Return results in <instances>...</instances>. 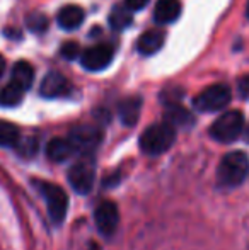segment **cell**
<instances>
[{"label":"cell","instance_id":"cell-5","mask_svg":"<svg viewBox=\"0 0 249 250\" xmlns=\"http://www.w3.org/2000/svg\"><path fill=\"white\" fill-rule=\"evenodd\" d=\"M232 99L229 85L226 83H213L198 94L193 99V105L202 112H215L224 109Z\"/></svg>","mask_w":249,"mask_h":250},{"label":"cell","instance_id":"cell-1","mask_svg":"<svg viewBox=\"0 0 249 250\" xmlns=\"http://www.w3.org/2000/svg\"><path fill=\"white\" fill-rule=\"evenodd\" d=\"M249 174V158L244 151H229L220 160L217 168V181L226 188H236L243 184Z\"/></svg>","mask_w":249,"mask_h":250},{"label":"cell","instance_id":"cell-27","mask_svg":"<svg viewBox=\"0 0 249 250\" xmlns=\"http://www.w3.org/2000/svg\"><path fill=\"white\" fill-rule=\"evenodd\" d=\"M89 250H99V247H97V245H91Z\"/></svg>","mask_w":249,"mask_h":250},{"label":"cell","instance_id":"cell-13","mask_svg":"<svg viewBox=\"0 0 249 250\" xmlns=\"http://www.w3.org/2000/svg\"><path fill=\"white\" fill-rule=\"evenodd\" d=\"M84 17H86V14H84L82 7L73 5L72 3V5L62 7L60 12H58V16H57V22L62 29L73 31L84 22Z\"/></svg>","mask_w":249,"mask_h":250},{"label":"cell","instance_id":"cell-6","mask_svg":"<svg viewBox=\"0 0 249 250\" xmlns=\"http://www.w3.org/2000/svg\"><path fill=\"white\" fill-rule=\"evenodd\" d=\"M94 179H96V167L89 155H84L68 170V182L73 191L79 194H89L94 186Z\"/></svg>","mask_w":249,"mask_h":250},{"label":"cell","instance_id":"cell-26","mask_svg":"<svg viewBox=\"0 0 249 250\" xmlns=\"http://www.w3.org/2000/svg\"><path fill=\"white\" fill-rule=\"evenodd\" d=\"M3 70H5V58L0 55V77L3 75Z\"/></svg>","mask_w":249,"mask_h":250},{"label":"cell","instance_id":"cell-8","mask_svg":"<svg viewBox=\"0 0 249 250\" xmlns=\"http://www.w3.org/2000/svg\"><path fill=\"white\" fill-rule=\"evenodd\" d=\"M113 56H114V48L111 44L99 43L87 48L86 51H82L80 63L89 72H99V70H104L113 62Z\"/></svg>","mask_w":249,"mask_h":250},{"label":"cell","instance_id":"cell-12","mask_svg":"<svg viewBox=\"0 0 249 250\" xmlns=\"http://www.w3.org/2000/svg\"><path fill=\"white\" fill-rule=\"evenodd\" d=\"M181 2L180 0H157L154 9V21L157 24H171L180 17Z\"/></svg>","mask_w":249,"mask_h":250},{"label":"cell","instance_id":"cell-14","mask_svg":"<svg viewBox=\"0 0 249 250\" xmlns=\"http://www.w3.org/2000/svg\"><path fill=\"white\" fill-rule=\"evenodd\" d=\"M140 111H142V97L140 96L126 97L118 105L120 119L125 126H135L140 118Z\"/></svg>","mask_w":249,"mask_h":250},{"label":"cell","instance_id":"cell-2","mask_svg":"<svg viewBox=\"0 0 249 250\" xmlns=\"http://www.w3.org/2000/svg\"><path fill=\"white\" fill-rule=\"evenodd\" d=\"M176 131L169 123H154L140 136V148L147 155H160L173 146Z\"/></svg>","mask_w":249,"mask_h":250},{"label":"cell","instance_id":"cell-25","mask_svg":"<svg viewBox=\"0 0 249 250\" xmlns=\"http://www.w3.org/2000/svg\"><path fill=\"white\" fill-rule=\"evenodd\" d=\"M149 3V0H125V7L133 12V10H142Z\"/></svg>","mask_w":249,"mask_h":250},{"label":"cell","instance_id":"cell-22","mask_svg":"<svg viewBox=\"0 0 249 250\" xmlns=\"http://www.w3.org/2000/svg\"><path fill=\"white\" fill-rule=\"evenodd\" d=\"M60 55L65 60H75L80 56V46L75 43V41H67V43L62 44Z\"/></svg>","mask_w":249,"mask_h":250},{"label":"cell","instance_id":"cell-16","mask_svg":"<svg viewBox=\"0 0 249 250\" xmlns=\"http://www.w3.org/2000/svg\"><path fill=\"white\" fill-rule=\"evenodd\" d=\"M14 85L21 87L23 90H27L34 82V68L27 62H17L12 68V80Z\"/></svg>","mask_w":249,"mask_h":250},{"label":"cell","instance_id":"cell-18","mask_svg":"<svg viewBox=\"0 0 249 250\" xmlns=\"http://www.w3.org/2000/svg\"><path fill=\"white\" fill-rule=\"evenodd\" d=\"M19 142H21L19 128L9 121H0V146L10 148V146L19 145Z\"/></svg>","mask_w":249,"mask_h":250},{"label":"cell","instance_id":"cell-9","mask_svg":"<svg viewBox=\"0 0 249 250\" xmlns=\"http://www.w3.org/2000/svg\"><path fill=\"white\" fill-rule=\"evenodd\" d=\"M96 227L104 237H111L116 231L118 221H120V214H118V208L113 201H103L97 204L96 213Z\"/></svg>","mask_w":249,"mask_h":250},{"label":"cell","instance_id":"cell-10","mask_svg":"<svg viewBox=\"0 0 249 250\" xmlns=\"http://www.w3.org/2000/svg\"><path fill=\"white\" fill-rule=\"evenodd\" d=\"M40 92L46 99H58V97H67L72 92V83L60 72H50L43 79L40 87Z\"/></svg>","mask_w":249,"mask_h":250},{"label":"cell","instance_id":"cell-7","mask_svg":"<svg viewBox=\"0 0 249 250\" xmlns=\"http://www.w3.org/2000/svg\"><path fill=\"white\" fill-rule=\"evenodd\" d=\"M68 140L73 145L75 151L89 155L103 142V131L99 128H96V126H75V128L70 129Z\"/></svg>","mask_w":249,"mask_h":250},{"label":"cell","instance_id":"cell-23","mask_svg":"<svg viewBox=\"0 0 249 250\" xmlns=\"http://www.w3.org/2000/svg\"><path fill=\"white\" fill-rule=\"evenodd\" d=\"M17 148L23 155H27V157H31V155L36 153L38 150V142L34 138H27L26 142H19V145H17Z\"/></svg>","mask_w":249,"mask_h":250},{"label":"cell","instance_id":"cell-3","mask_svg":"<svg viewBox=\"0 0 249 250\" xmlns=\"http://www.w3.org/2000/svg\"><path fill=\"white\" fill-rule=\"evenodd\" d=\"M34 186L40 191V194L43 196L45 203L48 208V214L50 220L53 223L60 225L68 209V198H67L65 191L57 184H51L46 181H34Z\"/></svg>","mask_w":249,"mask_h":250},{"label":"cell","instance_id":"cell-21","mask_svg":"<svg viewBox=\"0 0 249 250\" xmlns=\"http://www.w3.org/2000/svg\"><path fill=\"white\" fill-rule=\"evenodd\" d=\"M26 26L31 33L38 34V33H45V31L48 29V26H50V22H48V17L45 16V14L31 12L26 16Z\"/></svg>","mask_w":249,"mask_h":250},{"label":"cell","instance_id":"cell-4","mask_svg":"<svg viewBox=\"0 0 249 250\" xmlns=\"http://www.w3.org/2000/svg\"><path fill=\"white\" fill-rule=\"evenodd\" d=\"M244 129V116L241 111H227L210 126V136L215 142L232 143Z\"/></svg>","mask_w":249,"mask_h":250},{"label":"cell","instance_id":"cell-19","mask_svg":"<svg viewBox=\"0 0 249 250\" xmlns=\"http://www.w3.org/2000/svg\"><path fill=\"white\" fill-rule=\"evenodd\" d=\"M23 97H24V90L10 82V83H7L5 87H2V90H0V105H2V107L19 105L21 102H23Z\"/></svg>","mask_w":249,"mask_h":250},{"label":"cell","instance_id":"cell-15","mask_svg":"<svg viewBox=\"0 0 249 250\" xmlns=\"http://www.w3.org/2000/svg\"><path fill=\"white\" fill-rule=\"evenodd\" d=\"M75 153V148L68 138H53L46 145V155L53 162H63Z\"/></svg>","mask_w":249,"mask_h":250},{"label":"cell","instance_id":"cell-20","mask_svg":"<svg viewBox=\"0 0 249 250\" xmlns=\"http://www.w3.org/2000/svg\"><path fill=\"white\" fill-rule=\"evenodd\" d=\"M132 24V12L126 7L114 5L110 14V26L114 31H123Z\"/></svg>","mask_w":249,"mask_h":250},{"label":"cell","instance_id":"cell-28","mask_svg":"<svg viewBox=\"0 0 249 250\" xmlns=\"http://www.w3.org/2000/svg\"><path fill=\"white\" fill-rule=\"evenodd\" d=\"M246 16L249 17V2H248V7H246Z\"/></svg>","mask_w":249,"mask_h":250},{"label":"cell","instance_id":"cell-11","mask_svg":"<svg viewBox=\"0 0 249 250\" xmlns=\"http://www.w3.org/2000/svg\"><path fill=\"white\" fill-rule=\"evenodd\" d=\"M164 31L160 29H150V31H145L142 36L138 38L136 41V51L143 56H149V55H154L162 48L164 44Z\"/></svg>","mask_w":249,"mask_h":250},{"label":"cell","instance_id":"cell-17","mask_svg":"<svg viewBox=\"0 0 249 250\" xmlns=\"http://www.w3.org/2000/svg\"><path fill=\"white\" fill-rule=\"evenodd\" d=\"M166 123H169L171 126H189L193 125V116L189 114V111H186L184 107H181L180 104H173L167 105L166 111Z\"/></svg>","mask_w":249,"mask_h":250},{"label":"cell","instance_id":"cell-24","mask_svg":"<svg viewBox=\"0 0 249 250\" xmlns=\"http://www.w3.org/2000/svg\"><path fill=\"white\" fill-rule=\"evenodd\" d=\"M237 90H239V96L243 99H248L249 97V75H244L243 79L237 82Z\"/></svg>","mask_w":249,"mask_h":250}]
</instances>
